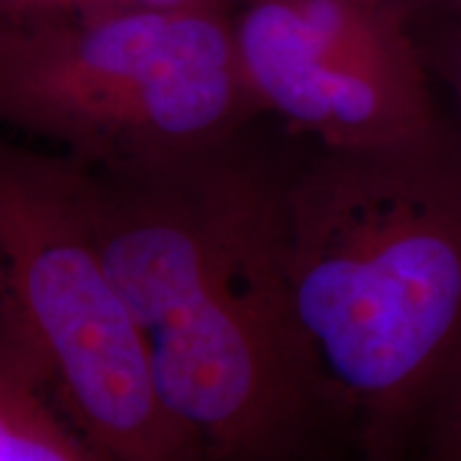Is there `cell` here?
I'll return each mask as SVG.
<instances>
[{"label":"cell","mask_w":461,"mask_h":461,"mask_svg":"<svg viewBox=\"0 0 461 461\" xmlns=\"http://www.w3.org/2000/svg\"><path fill=\"white\" fill-rule=\"evenodd\" d=\"M285 165L250 132L167 163L84 165L103 258L201 461H359L288 308Z\"/></svg>","instance_id":"cell-1"},{"label":"cell","mask_w":461,"mask_h":461,"mask_svg":"<svg viewBox=\"0 0 461 461\" xmlns=\"http://www.w3.org/2000/svg\"><path fill=\"white\" fill-rule=\"evenodd\" d=\"M285 288L359 461H400L461 357V148H316L285 165Z\"/></svg>","instance_id":"cell-2"},{"label":"cell","mask_w":461,"mask_h":461,"mask_svg":"<svg viewBox=\"0 0 461 461\" xmlns=\"http://www.w3.org/2000/svg\"><path fill=\"white\" fill-rule=\"evenodd\" d=\"M261 118L227 11L0 17V126L88 167L194 157Z\"/></svg>","instance_id":"cell-3"},{"label":"cell","mask_w":461,"mask_h":461,"mask_svg":"<svg viewBox=\"0 0 461 461\" xmlns=\"http://www.w3.org/2000/svg\"><path fill=\"white\" fill-rule=\"evenodd\" d=\"M0 321L109 461H201L96 241L86 169L0 137Z\"/></svg>","instance_id":"cell-4"},{"label":"cell","mask_w":461,"mask_h":461,"mask_svg":"<svg viewBox=\"0 0 461 461\" xmlns=\"http://www.w3.org/2000/svg\"><path fill=\"white\" fill-rule=\"evenodd\" d=\"M412 17L400 0H248L235 39L258 112L342 152L442 140Z\"/></svg>","instance_id":"cell-5"},{"label":"cell","mask_w":461,"mask_h":461,"mask_svg":"<svg viewBox=\"0 0 461 461\" xmlns=\"http://www.w3.org/2000/svg\"><path fill=\"white\" fill-rule=\"evenodd\" d=\"M0 461H109L0 321Z\"/></svg>","instance_id":"cell-6"},{"label":"cell","mask_w":461,"mask_h":461,"mask_svg":"<svg viewBox=\"0 0 461 461\" xmlns=\"http://www.w3.org/2000/svg\"><path fill=\"white\" fill-rule=\"evenodd\" d=\"M400 461H461V357L420 412Z\"/></svg>","instance_id":"cell-7"},{"label":"cell","mask_w":461,"mask_h":461,"mask_svg":"<svg viewBox=\"0 0 461 461\" xmlns=\"http://www.w3.org/2000/svg\"><path fill=\"white\" fill-rule=\"evenodd\" d=\"M440 15L445 17L442 31L428 45L420 43V50H423L431 79H440L451 96L455 118H457L455 124H451V131L461 148V7L445 11Z\"/></svg>","instance_id":"cell-8"},{"label":"cell","mask_w":461,"mask_h":461,"mask_svg":"<svg viewBox=\"0 0 461 461\" xmlns=\"http://www.w3.org/2000/svg\"><path fill=\"white\" fill-rule=\"evenodd\" d=\"M203 14V11H224V0H109L105 14Z\"/></svg>","instance_id":"cell-9"},{"label":"cell","mask_w":461,"mask_h":461,"mask_svg":"<svg viewBox=\"0 0 461 461\" xmlns=\"http://www.w3.org/2000/svg\"><path fill=\"white\" fill-rule=\"evenodd\" d=\"M68 0H5L7 15H54L67 14Z\"/></svg>","instance_id":"cell-10"},{"label":"cell","mask_w":461,"mask_h":461,"mask_svg":"<svg viewBox=\"0 0 461 461\" xmlns=\"http://www.w3.org/2000/svg\"><path fill=\"white\" fill-rule=\"evenodd\" d=\"M107 9V0H68L67 14L71 15H103Z\"/></svg>","instance_id":"cell-11"},{"label":"cell","mask_w":461,"mask_h":461,"mask_svg":"<svg viewBox=\"0 0 461 461\" xmlns=\"http://www.w3.org/2000/svg\"><path fill=\"white\" fill-rule=\"evenodd\" d=\"M400 3L406 5L408 9L412 11H423V9H431L436 14H445V11H453L461 7V0H400Z\"/></svg>","instance_id":"cell-12"},{"label":"cell","mask_w":461,"mask_h":461,"mask_svg":"<svg viewBox=\"0 0 461 461\" xmlns=\"http://www.w3.org/2000/svg\"><path fill=\"white\" fill-rule=\"evenodd\" d=\"M0 17H7V7H5V0H0Z\"/></svg>","instance_id":"cell-13"},{"label":"cell","mask_w":461,"mask_h":461,"mask_svg":"<svg viewBox=\"0 0 461 461\" xmlns=\"http://www.w3.org/2000/svg\"><path fill=\"white\" fill-rule=\"evenodd\" d=\"M0 303H3V278H0Z\"/></svg>","instance_id":"cell-14"}]
</instances>
